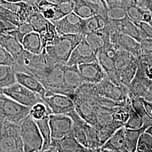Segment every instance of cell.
<instances>
[{"instance_id":"obj_14","label":"cell","mask_w":152,"mask_h":152,"mask_svg":"<svg viewBox=\"0 0 152 152\" xmlns=\"http://www.w3.org/2000/svg\"><path fill=\"white\" fill-rule=\"evenodd\" d=\"M48 152H91L83 146L73 134L60 139H52Z\"/></svg>"},{"instance_id":"obj_20","label":"cell","mask_w":152,"mask_h":152,"mask_svg":"<svg viewBox=\"0 0 152 152\" xmlns=\"http://www.w3.org/2000/svg\"><path fill=\"white\" fill-rule=\"evenodd\" d=\"M116 21L120 32L130 36L139 42H141L144 39L146 38L139 27L131 22L127 17Z\"/></svg>"},{"instance_id":"obj_30","label":"cell","mask_w":152,"mask_h":152,"mask_svg":"<svg viewBox=\"0 0 152 152\" xmlns=\"http://www.w3.org/2000/svg\"><path fill=\"white\" fill-rule=\"evenodd\" d=\"M51 114V110L44 100L34 105L29 112V114L35 121L41 120Z\"/></svg>"},{"instance_id":"obj_24","label":"cell","mask_w":152,"mask_h":152,"mask_svg":"<svg viewBox=\"0 0 152 152\" xmlns=\"http://www.w3.org/2000/svg\"><path fill=\"white\" fill-rule=\"evenodd\" d=\"M24 50L36 54H40L42 51V46L39 34L32 31L24 36L22 42Z\"/></svg>"},{"instance_id":"obj_5","label":"cell","mask_w":152,"mask_h":152,"mask_svg":"<svg viewBox=\"0 0 152 152\" xmlns=\"http://www.w3.org/2000/svg\"><path fill=\"white\" fill-rule=\"evenodd\" d=\"M30 109L2 93L0 95V118L4 121L19 123L29 114Z\"/></svg>"},{"instance_id":"obj_16","label":"cell","mask_w":152,"mask_h":152,"mask_svg":"<svg viewBox=\"0 0 152 152\" xmlns=\"http://www.w3.org/2000/svg\"><path fill=\"white\" fill-rule=\"evenodd\" d=\"M64 83L69 97L72 99L76 90L83 83L78 65H64Z\"/></svg>"},{"instance_id":"obj_35","label":"cell","mask_w":152,"mask_h":152,"mask_svg":"<svg viewBox=\"0 0 152 152\" xmlns=\"http://www.w3.org/2000/svg\"><path fill=\"white\" fill-rule=\"evenodd\" d=\"M58 5L59 9L57 12L55 21L59 20L64 16L73 12L75 6L73 0H61Z\"/></svg>"},{"instance_id":"obj_21","label":"cell","mask_w":152,"mask_h":152,"mask_svg":"<svg viewBox=\"0 0 152 152\" xmlns=\"http://www.w3.org/2000/svg\"><path fill=\"white\" fill-rule=\"evenodd\" d=\"M85 38L96 53L106 44L110 42V35L104 28L88 34L85 36Z\"/></svg>"},{"instance_id":"obj_27","label":"cell","mask_w":152,"mask_h":152,"mask_svg":"<svg viewBox=\"0 0 152 152\" xmlns=\"http://www.w3.org/2000/svg\"><path fill=\"white\" fill-rule=\"evenodd\" d=\"M15 73L12 66L0 65V88L9 87L17 82Z\"/></svg>"},{"instance_id":"obj_12","label":"cell","mask_w":152,"mask_h":152,"mask_svg":"<svg viewBox=\"0 0 152 152\" xmlns=\"http://www.w3.org/2000/svg\"><path fill=\"white\" fill-rule=\"evenodd\" d=\"M83 83L98 84L107 77L103 68L98 61L78 65Z\"/></svg>"},{"instance_id":"obj_8","label":"cell","mask_w":152,"mask_h":152,"mask_svg":"<svg viewBox=\"0 0 152 152\" xmlns=\"http://www.w3.org/2000/svg\"><path fill=\"white\" fill-rule=\"evenodd\" d=\"M49 125L52 139H60L73 134V121L68 115L50 114Z\"/></svg>"},{"instance_id":"obj_45","label":"cell","mask_w":152,"mask_h":152,"mask_svg":"<svg viewBox=\"0 0 152 152\" xmlns=\"http://www.w3.org/2000/svg\"><path fill=\"white\" fill-rule=\"evenodd\" d=\"M7 2H13V3H15V2H21L23 0H5Z\"/></svg>"},{"instance_id":"obj_31","label":"cell","mask_w":152,"mask_h":152,"mask_svg":"<svg viewBox=\"0 0 152 152\" xmlns=\"http://www.w3.org/2000/svg\"><path fill=\"white\" fill-rule=\"evenodd\" d=\"M125 10L127 17L136 25L142 22L144 13L146 10L136 5L126 6Z\"/></svg>"},{"instance_id":"obj_39","label":"cell","mask_w":152,"mask_h":152,"mask_svg":"<svg viewBox=\"0 0 152 152\" xmlns=\"http://www.w3.org/2000/svg\"><path fill=\"white\" fill-rule=\"evenodd\" d=\"M16 28V26L12 24L11 23L0 19V35L15 30Z\"/></svg>"},{"instance_id":"obj_2","label":"cell","mask_w":152,"mask_h":152,"mask_svg":"<svg viewBox=\"0 0 152 152\" xmlns=\"http://www.w3.org/2000/svg\"><path fill=\"white\" fill-rule=\"evenodd\" d=\"M15 62L16 64L13 67L15 71L31 75L39 81L54 65L48 61L43 51L39 54H36L24 49Z\"/></svg>"},{"instance_id":"obj_28","label":"cell","mask_w":152,"mask_h":152,"mask_svg":"<svg viewBox=\"0 0 152 152\" xmlns=\"http://www.w3.org/2000/svg\"><path fill=\"white\" fill-rule=\"evenodd\" d=\"M49 22L41 13L35 11L29 17L27 20L32 28L33 31L39 34L46 30Z\"/></svg>"},{"instance_id":"obj_23","label":"cell","mask_w":152,"mask_h":152,"mask_svg":"<svg viewBox=\"0 0 152 152\" xmlns=\"http://www.w3.org/2000/svg\"><path fill=\"white\" fill-rule=\"evenodd\" d=\"M34 10L41 13L45 18L50 22L55 21L59 5L47 0H40L32 6Z\"/></svg>"},{"instance_id":"obj_13","label":"cell","mask_w":152,"mask_h":152,"mask_svg":"<svg viewBox=\"0 0 152 152\" xmlns=\"http://www.w3.org/2000/svg\"><path fill=\"white\" fill-rule=\"evenodd\" d=\"M110 42L118 49L126 51L137 58L141 57L142 48L140 42L124 33L117 32L110 36Z\"/></svg>"},{"instance_id":"obj_34","label":"cell","mask_w":152,"mask_h":152,"mask_svg":"<svg viewBox=\"0 0 152 152\" xmlns=\"http://www.w3.org/2000/svg\"><path fill=\"white\" fill-rule=\"evenodd\" d=\"M107 15L110 20H120L127 17L125 6H113L107 9Z\"/></svg>"},{"instance_id":"obj_38","label":"cell","mask_w":152,"mask_h":152,"mask_svg":"<svg viewBox=\"0 0 152 152\" xmlns=\"http://www.w3.org/2000/svg\"><path fill=\"white\" fill-rule=\"evenodd\" d=\"M15 64L14 58L0 45V65H9L14 67Z\"/></svg>"},{"instance_id":"obj_41","label":"cell","mask_w":152,"mask_h":152,"mask_svg":"<svg viewBox=\"0 0 152 152\" xmlns=\"http://www.w3.org/2000/svg\"><path fill=\"white\" fill-rule=\"evenodd\" d=\"M147 0H136V6L144 10H147Z\"/></svg>"},{"instance_id":"obj_3","label":"cell","mask_w":152,"mask_h":152,"mask_svg":"<svg viewBox=\"0 0 152 152\" xmlns=\"http://www.w3.org/2000/svg\"><path fill=\"white\" fill-rule=\"evenodd\" d=\"M19 124L24 152H41L43 139L35 120L29 114Z\"/></svg>"},{"instance_id":"obj_22","label":"cell","mask_w":152,"mask_h":152,"mask_svg":"<svg viewBox=\"0 0 152 152\" xmlns=\"http://www.w3.org/2000/svg\"><path fill=\"white\" fill-rule=\"evenodd\" d=\"M110 21L108 18L96 15L87 19H83L82 34L85 36L88 34L94 32L105 27Z\"/></svg>"},{"instance_id":"obj_42","label":"cell","mask_w":152,"mask_h":152,"mask_svg":"<svg viewBox=\"0 0 152 152\" xmlns=\"http://www.w3.org/2000/svg\"><path fill=\"white\" fill-rule=\"evenodd\" d=\"M125 6L130 5H136V0H122Z\"/></svg>"},{"instance_id":"obj_32","label":"cell","mask_w":152,"mask_h":152,"mask_svg":"<svg viewBox=\"0 0 152 152\" xmlns=\"http://www.w3.org/2000/svg\"><path fill=\"white\" fill-rule=\"evenodd\" d=\"M129 118L124 126L126 129H139L143 126V122L141 117L133 108L131 104L129 108Z\"/></svg>"},{"instance_id":"obj_44","label":"cell","mask_w":152,"mask_h":152,"mask_svg":"<svg viewBox=\"0 0 152 152\" xmlns=\"http://www.w3.org/2000/svg\"><path fill=\"white\" fill-rule=\"evenodd\" d=\"M4 122H5V121L2 119H1L0 118V136L1 135V133H2V131L3 130V128H4Z\"/></svg>"},{"instance_id":"obj_18","label":"cell","mask_w":152,"mask_h":152,"mask_svg":"<svg viewBox=\"0 0 152 152\" xmlns=\"http://www.w3.org/2000/svg\"><path fill=\"white\" fill-rule=\"evenodd\" d=\"M15 30L1 34L0 45L16 60L24 50V48L22 43L16 37Z\"/></svg>"},{"instance_id":"obj_37","label":"cell","mask_w":152,"mask_h":152,"mask_svg":"<svg viewBox=\"0 0 152 152\" xmlns=\"http://www.w3.org/2000/svg\"><path fill=\"white\" fill-rule=\"evenodd\" d=\"M32 31H33L32 28L30 24L27 22L20 23L17 26L16 29L15 30L16 37L21 43L24 36Z\"/></svg>"},{"instance_id":"obj_6","label":"cell","mask_w":152,"mask_h":152,"mask_svg":"<svg viewBox=\"0 0 152 152\" xmlns=\"http://www.w3.org/2000/svg\"><path fill=\"white\" fill-rule=\"evenodd\" d=\"M64 65L54 64L40 81L46 89L45 96L59 94L69 96L64 83Z\"/></svg>"},{"instance_id":"obj_19","label":"cell","mask_w":152,"mask_h":152,"mask_svg":"<svg viewBox=\"0 0 152 152\" xmlns=\"http://www.w3.org/2000/svg\"><path fill=\"white\" fill-rule=\"evenodd\" d=\"M15 75L17 82L38 94L41 98L45 96L46 89L37 78L31 75L19 72H16Z\"/></svg>"},{"instance_id":"obj_33","label":"cell","mask_w":152,"mask_h":152,"mask_svg":"<svg viewBox=\"0 0 152 152\" xmlns=\"http://www.w3.org/2000/svg\"><path fill=\"white\" fill-rule=\"evenodd\" d=\"M136 152H152V135L147 131L144 132L140 137Z\"/></svg>"},{"instance_id":"obj_46","label":"cell","mask_w":152,"mask_h":152,"mask_svg":"<svg viewBox=\"0 0 152 152\" xmlns=\"http://www.w3.org/2000/svg\"><path fill=\"white\" fill-rule=\"evenodd\" d=\"M89 1H91L92 2H97V3H100V1L99 0H89Z\"/></svg>"},{"instance_id":"obj_47","label":"cell","mask_w":152,"mask_h":152,"mask_svg":"<svg viewBox=\"0 0 152 152\" xmlns=\"http://www.w3.org/2000/svg\"><path fill=\"white\" fill-rule=\"evenodd\" d=\"M1 94V90H0V95Z\"/></svg>"},{"instance_id":"obj_9","label":"cell","mask_w":152,"mask_h":152,"mask_svg":"<svg viewBox=\"0 0 152 152\" xmlns=\"http://www.w3.org/2000/svg\"><path fill=\"white\" fill-rule=\"evenodd\" d=\"M42 99L48 105L52 114H68L75 110L73 100L67 95L54 94Z\"/></svg>"},{"instance_id":"obj_10","label":"cell","mask_w":152,"mask_h":152,"mask_svg":"<svg viewBox=\"0 0 152 152\" xmlns=\"http://www.w3.org/2000/svg\"><path fill=\"white\" fill-rule=\"evenodd\" d=\"M98 61L97 53L88 44L85 37L73 51L66 65H80Z\"/></svg>"},{"instance_id":"obj_29","label":"cell","mask_w":152,"mask_h":152,"mask_svg":"<svg viewBox=\"0 0 152 152\" xmlns=\"http://www.w3.org/2000/svg\"><path fill=\"white\" fill-rule=\"evenodd\" d=\"M58 35L59 33L57 32L54 23L50 21L46 30L43 32L39 33L42 46V50L47 46L53 44Z\"/></svg>"},{"instance_id":"obj_25","label":"cell","mask_w":152,"mask_h":152,"mask_svg":"<svg viewBox=\"0 0 152 152\" xmlns=\"http://www.w3.org/2000/svg\"><path fill=\"white\" fill-rule=\"evenodd\" d=\"M126 128V127H125ZM147 128L142 126L139 129H125L126 149L128 152H136L137 143L141 134L145 132Z\"/></svg>"},{"instance_id":"obj_17","label":"cell","mask_w":152,"mask_h":152,"mask_svg":"<svg viewBox=\"0 0 152 152\" xmlns=\"http://www.w3.org/2000/svg\"><path fill=\"white\" fill-rule=\"evenodd\" d=\"M125 126H122L109 137L100 148V152H127Z\"/></svg>"},{"instance_id":"obj_11","label":"cell","mask_w":152,"mask_h":152,"mask_svg":"<svg viewBox=\"0 0 152 152\" xmlns=\"http://www.w3.org/2000/svg\"><path fill=\"white\" fill-rule=\"evenodd\" d=\"M83 19L78 16L74 12L53 23L59 34H82Z\"/></svg>"},{"instance_id":"obj_7","label":"cell","mask_w":152,"mask_h":152,"mask_svg":"<svg viewBox=\"0 0 152 152\" xmlns=\"http://www.w3.org/2000/svg\"><path fill=\"white\" fill-rule=\"evenodd\" d=\"M0 90L2 94L12 99L18 103L29 108L43 100L38 94L33 92L18 82H16L9 87L0 88Z\"/></svg>"},{"instance_id":"obj_15","label":"cell","mask_w":152,"mask_h":152,"mask_svg":"<svg viewBox=\"0 0 152 152\" xmlns=\"http://www.w3.org/2000/svg\"><path fill=\"white\" fill-rule=\"evenodd\" d=\"M73 12L82 19H87L96 15H106V9L100 3L89 0H73Z\"/></svg>"},{"instance_id":"obj_4","label":"cell","mask_w":152,"mask_h":152,"mask_svg":"<svg viewBox=\"0 0 152 152\" xmlns=\"http://www.w3.org/2000/svg\"><path fill=\"white\" fill-rule=\"evenodd\" d=\"M23 152L19 124L5 121L0 136V152Z\"/></svg>"},{"instance_id":"obj_36","label":"cell","mask_w":152,"mask_h":152,"mask_svg":"<svg viewBox=\"0 0 152 152\" xmlns=\"http://www.w3.org/2000/svg\"><path fill=\"white\" fill-rule=\"evenodd\" d=\"M0 19L10 22L16 27L20 23L16 14L0 4Z\"/></svg>"},{"instance_id":"obj_26","label":"cell","mask_w":152,"mask_h":152,"mask_svg":"<svg viewBox=\"0 0 152 152\" xmlns=\"http://www.w3.org/2000/svg\"><path fill=\"white\" fill-rule=\"evenodd\" d=\"M43 139V147L41 152H48L51 143V133L49 125V115L41 120L35 121Z\"/></svg>"},{"instance_id":"obj_40","label":"cell","mask_w":152,"mask_h":152,"mask_svg":"<svg viewBox=\"0 0 152 152\" xmlns=\"http://www.w3.org/2000/svg\"><path fill=\"white\" fill-rule=\"evenodd\" d=\"M142 102L144 105V107L147 112V114H148L152 118V102L149 100H146L145 99H141Z\"/></svg>"},{"instance_id":"obj_1","label":"cell","mask_w":152,"mask_h":152,"mask_svg":"<svg viewBox=\"0 0 152 152\" xmlns=\"http://www.w3.org/2000/svg\"><path fill=\"white\" fill-rule=\"evenodd\" d=\"M84 37L81 34H59L54 43L42 51L50 63L65 65L73 51Z\"/></svg>"},{"instance_id":"obj_43","label":"cell","mask_w":152,"mask_h":152,"mask_svg":"<svg viewBox=\"0 0 152 152\" xmlns=\"http://www.w3.org/2000/svg\"><path fill=\"white\" fill-rule=\"evenodd\" d=\"M146 9L149 11L152 15V0H147Z\"/></svg>"}]
</instances>
